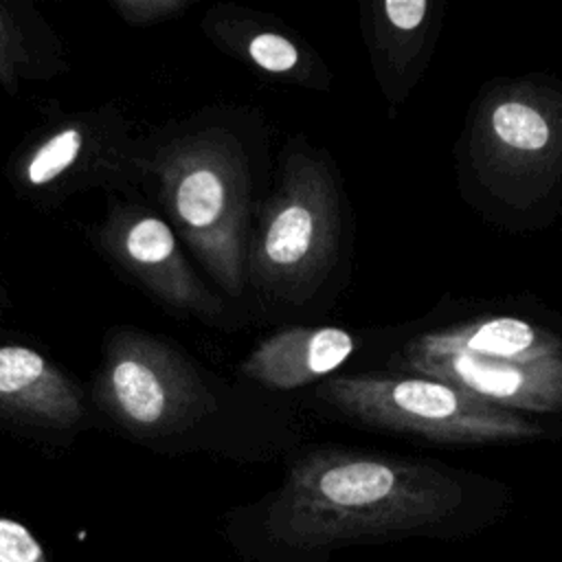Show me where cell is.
Masks as SVG:
<instances>
[{
	"label": "cell",
	"instance_id": "1",
	"mask_svg": "<svg viewBox=\"0 0 562 562\" xmlns=\"http://www.w3.org/2000/svg\"><path fill=\"white\" fill-rule=\"evenodd\" d=\"M446 468L318 448L294 459L255 516L257 562H329L347 547L450 538L485 525Z\"/></svg>",
	"mask_w": 562,
	"mask_h": 562
},
{
	"label": "cell",
	"instance_id": "2",
	"mask_svg": "<svg viewBox=\"0 0 562 562\" xmlns=\"http://www.w3.org/2000/svg\"><path fill=\"white\" fill-rule=\"evenodd\" d=\"M402 367L505 411H562V338L516 316L426 331L404 345Z\"/></svg>",
	"mask_w": 562,
	"mask_h": 562
},
{
	"label": "cell",
	"instance_id": "3",
	"mask_svg": "<svg viewBox=\"0 0 562 562\" xmlns=\"http://www.w3.org/2000/svg\"><path fill=\"white\" fill-rule=\"evenodd\" d=\"M162 202L213 281L231 296L246 285L248 162L239 140L220 127L165 145L151 160Z\"/></svg>",
	"mask_w": 562,
	"mask_h": 562
},
{
	"label": "cell",
	"instance_id": "4",
	"mask_svg": "<svg viewBox=\"0 0 562 562\" xmlns=\"http://www.w3.org/2000/svg\"><path fill=\"white\" fill-rule=\"evenodd\" d=\"M340 246V200L327 160L312 149L283 158L281 180L248 241L246 277L285 303L310 301Z\"/></svg>",
	"mask_w": 562,
	"mask_h": 562
},
{
	"label": "cell",
	"instance_id": "5",
	"mask_svg": "<svg viewBox=\"0 0 562 562\" xmlns=\"http://www.w3.org/2000/svg\"><path fill=\"white\" fill-rule=\"evenodd\" d=\"M316 395L358 424L439 443H509L542 435L514 411L417 373L338 375L323 382Z\"/></svg>",
	"mask_w": 562,
	"mask_h": 562
},
{
	"label": "cell",
	"instance_id": "6",
	"mask_svg": "<svg viewBox=\"0 0 562 562\" xmlns=\"http://www.w3.org/2000/svg\"><path fill=\"white\" fill-rule=\"evenodd\" d=\"M470 156L490 193L531 206L562 176V94L536 81L494 88L476 110Z\"/></svg>",
	"mask_w": 562,
	"mask_h": 562
},
{
	"label": "cell",
	"instance_id": "7",
	"mask_svg": "<svg viewBox=\"0 0 562 562\" xmlns=\"http://www.w3.org/2000/svg\"><path fill=\"white\" fill-rule=\"evenodd\" d=\"M94 397L114 422L145 437L182 430L215 408L202 375L176 347L127 327L105 342Z\"/></svg>",
	"mask_w": 562,
	"mask_h": 562
},
{
	"label": "cell",
	"instance_id": "8",
	"mask_svg": "<svg viewBox=\"0 0 562 562\" xmlns=\"http://www.w3.org/2000/svg\"><path fill=\"white\" fill-rule=\"evenodd\" d=\"M101 244L105 252L158 301L213 318L222 303L195 277L180 252L173 231L165 220L138 206H116L110 211Z\"/></svg>",
	"mask_w": 562,
	"mask_h": 562
},
{
	"label": "cell",
	"instance_id": "9",
	"mask_svg": "<svg viewBox=\"0 0 562 562\" xmlns=\"http://www.w3.org/2000/svg\"><path fill=\"white\" fill-rule=\"evenodd\" d=\"M0 415L24 424L68 428L83 417L81 391L40 351L0 345Z\"/></svg>",
	"mask_w": 562,
	"mask_h": 562
},
{
	"label": "cell",
	"instance_id": "10",
	"mask_svg": "<svg viewBox=\"0 0 562 562\" xmlns=\"http://www.w3.org/2000/svg\"><path fill=\"white\" fill-rule=\"evenodd\" d=\"M353 353V338L340 327H288L261 340L239 371L266 389L290 391L325 378Z\"/></svg>",
	"mask_w": 562,
	"mask_h": 562
},
{
	"label": "cell",
	"instance_id": "11",
	"mask_svg": "<svg viewBox=\"0 0 562 562\" xmlns=\"http://www.w3.org/2000/svg\"><path fill=\"white\" fill-rule=\"evenodd\" d=\"M235 48L259 70L307 83L314 75L312 57L285 33L244 22L231 31Z\"/></svg>",
	"mask_w": 562,
	"mask_h": 562
},
{
	"label": "cell",
	"instance_id": "12",
	"mask_svg": "<svg viewBox=\"0 0 562 562\" xmlns=\"http://www.w3.org/2000/svg\"><path fill=\"white\" fill-rule=\"evenodd\" d=\"M375 37L391 70L404 72L419 53L430 4L426 0H384L373 7Z\"/></svg>",
	"mask_w": 562,
	"mask_h": 562
},
{
	"label": "cell",
	"instance_id": "13",
	"mask_svg": "<svg viewBox=\"0 0 562 562\" xmlns=\"http://www.w3.org/2000/svg\"><path fill=\"white\" fill-rule=\"evenodd\" d=\"M86 134L77 125H68L40 143L24 162V180L31 187H44L64 176L81 156Z\"/></svg>",
	"mask_w": 562,
	"mask_h": 562
},
{
	"label": "cell",
	"instance_id": "14",
	"mask_svg": "<svg viewBox=\"0 0 562 562\" xmlns=\"http://www.w3.org/2000/svg\"><path fill=\"white\" fill-rule=\"evenodd\" d=\"M0 562H50L40 540L18 520L0 514Z\"/></svg>",
	"mask_w": 562,
	"mask_h": 562
},
{
	"label": "cell",
	"instance_id": "15",
	"mask_svg": "<svg viewBox=\"0 0 562 562\" xmlns=\"http://www.w3.org/2000/svg\"><path fill=\"white\" fill-rule=\"evenodd\" d=\"M114 11L134 26L169 20L189 7V0H112Z\"/></svg>",
	"mask_w": 562,
	"mask_h": 562
},
{
	"label": "cell",
	"instance_id": "16",
	"mask_svg": "<svg viewBox=\"0 0 562 562\" xmlns=\"http://www.w3.org/2000/svg\"><path fill=\"white\" fill-rule=\"evenodd\" d=\"M13 75H15V55H13V40L11 31L7 24V18L0 9V81L4 86H13Z\"/></svg>",
	"mask_w": 562,
	"mask_h": 562
}]
</instances>
